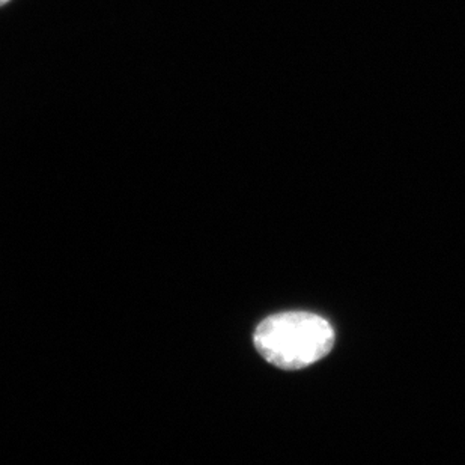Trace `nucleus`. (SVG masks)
<instances>
[{"mask_svg":"<svg viewBox=\"0 0 465 465\" xmlns=\"http://www.w3.org/2000/svg\"><path fill=\"white\" fill-rule=\"evenodd\" d=\"M6 2H8V0H0V6H2V5L6 4Z\"/></svg>","mask_w":465,"mask_h":465,"instance_id":"nucleus-2","label":"nucleus"},{"mask_svg":"<svg viewBox=\"0 0 465 465\" xmlns=\"http://www.w3.org/2000/svg\"><path fill=\"white\" fill-rule=\"evenodd\" d=\"M255 345L261 356L277 368L303 369L331 351L333 327L309 312H286L259 324Z\"/></svg>","mask_w":465,"mask_h":465,"instance_id":"nucleus-1","label":"nucleus"}]
</instances>
